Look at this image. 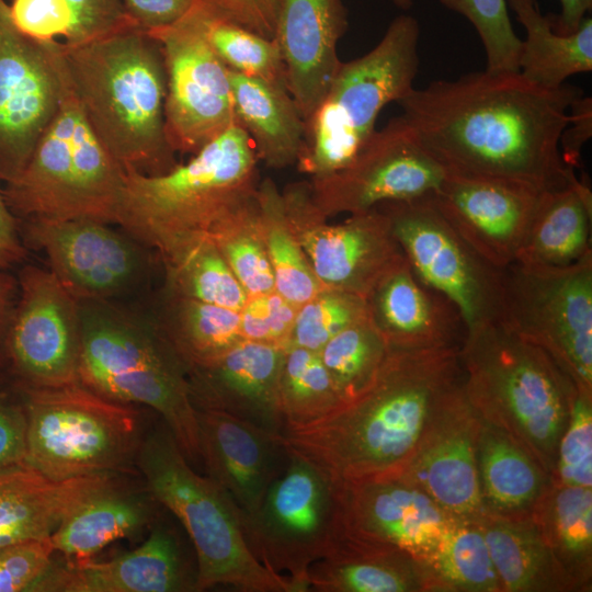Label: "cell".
I'll return each mask as SVG.
<instances>
[{
    "instance_id": "25",
    "label": "cell",
    "mask_w": 592,
    "mask_h": 592,
    "mask_svg": "<svg viewBox=\"0 0 592 592\" xmlns=\"http://www.w3.org/2000/svg\"><path fill=\"white\" fill-rule=\"evenodd\" d=\"M283 348L241 340L208 365L187 371L196 410H215L283 434L277 402Z\"/></svg>"
},
{
    "instance_id": "45",
    "label": "cell",
    "mask_w": 592,
    "mask_h": 592,
    "mask_svg": "<svg viewBox=\"0 0 592 592\" xmlns=\"http://www.w3.org/2000/svg\"><path fill=\"white\" fill-rule=\"evenodd\" d=\"M368 316L366 297L322 287L298 307L287 348L300 346L318 352L335 334Z\"/></svg>"
},
{
    "instance_id": "8",
    "label": "cell",
    "mask_w": 592,
    "mask_h": 592,
    "mask_svg": "<svg viewBox=\"0 0 592 592\" xmlns=\"http://www.w3.org/2000/svg\"><path fill=\"white\" fill-rule=\"evenodd\" d=\"M419 38L418 20L400 14L369 52L341 62L305 122L304 145L296 162L299 172L325 177L356 157L375 133L382 110L414 88Z\"/></svg>"
},
{
    "instance_id": "51",
    "label": "cell",
    "mask_w": 592,
    "mask_h": 592,
    "mask_svg": "<svg viewBox=\"0 0 592 592\" xmlns=\"http://www.w3.org/2000/svg\"><path fill=\"white\" fill-rule=\"evenodd\" d=\"M71 10L77 43L127 27H137L126 15L121 0H65Z\"/></svg>"
},
{
    "instance_id": "37",
    "label": "cell",
    "mask_w": 592,
    "mask_h": 592,
    "mask_svg": "<svg viewBox=\"0 0 592 592\" xmlns=\"http://www.w3.org/2000/svg\"><path fill=\"white\" fill-rule=\"evenodd\" d=\"M159 327L186 372L210 364L243 340L240 311L169 293Z\"/></svg>"
},
{
    "instance_id": "31",
    "label": "cell",
    "mask_w": 592,
    "mask_h": 592,
    "mask_svg": "<svg viewBox=\"0 0 592 592\" xmlns=\"http://www.w3.org/2000/svg\"><path fill=\"white\" fill-rule=\"evenodd\" d=\"M501 592H579L558 562L531 513L478 519Z\"/></svg>"
},
{
    "instance_id": "48",
    "label": "cell",
    "mask_w": 592,
    "mask_h": 592,
    "mask_svg": "<svg viewBox=\"0 0 592 592\" xmlns=\"http://www.w3.org/2000/svg\"><path fill=\"white\" fill-rule=\"evenodd\" d=\"M297 309L275 289L248 297L240 310L242 338L286 349Z\"/></svg>"
},
{
    "instance_id": "6",
    "label": "cell",
    "mask_w": 592,
    "mask_h": 592,
    "mask_svg": "<svg viewBox=\"0 0 592 592\" xmlns=\"http://www.w3.org/2000/svg\"><path fill=\"white\" fill-rule=\"evenodd\" d=\"M80 382L117 402L155 410L186 459H201L187 372L161 328L106 300L79 301Z\"/></svg>"
},
{
    "instance_id": "17",
    "label": "cell",
    "mask_w": 592,
    "mask_h": 592,
    "mask_svg": "<svg viewBox=\"0 0 592 592\" xmlns=\"http://www.w3.org/2000/svg\"><path fill=\"white\" fill-rule=\"evenodd\" d=\"M66 70L59 41H36L18 30L0 0V181L13 180L55 116Z\"/></svg>"
},
{
    "instance_id": "23",
    "label": "cell",
    "mask_w": 592,
    "mask_h": 592,
    "mask_svg": "<svg viewBox=\"0 0 592 592\" xmlns=\"http://www.w3.org/2000/svg\"><path fill=\"white\" fill-rule=\"evenodd\" d=\"M479 428L480 417L468 402L462 385L442 407L398 474L454 519L477 520L483 513L477 468Z\"/></svg>"
},
{
    "instance_id": "32",
    "label": "cell",
    "mask_w": 592,
    "mask_h": 592,
    "mask_svg": "<svg viewBox=\"0 0 592 592\" xmlns=\"http://www.w3.org/2000/svg\"><path fill=\"white\" fill-rule=\"evenodd\" d=\"M592 193L578 177L539 193L516 261L535 267L571 265L591 249Z\"/></svg>"
},
{
    "instance_id": "50",
    "label": "cell",
    "mask_w": 592,
    "mask_h": 592,
    "mask_svg": "<svg viewBox=\"0 0 592 592\" xmlns=\"http://www.w3.org/2000/svg\"><path fill=\"white\" fill-rule=\"evenodd\" d=\"M54 555L50 537L1 547L0 592H31Z\"/></svg>"
},
{
    "instance_id": "18",
    "label": "cell",
    "mask_w": 592,
    "mask_h": 592,
    "mask_svg": "<svg viewBox=\"0 0 592 592\" xmlns=\"http://www.w3.org/2000/svg\"><path fill=\"white\" fill-rule=\"evenodd\" d=\"M4 342L21 387L80 382L79 301L47 269L25 266Z\"/></svg>"
},
{
    "instance_id": "15",
    "label": "cell",
    "mask_w": 592,
    "mask_h": 592,
    "mask_svg": "<svg viewBox=\"0 0 592 592\" xmlns=\"http://www.w3.org/2000/svg\"><path fill=\"white\" fill-rule=\"evenodd\" d=\"M282 195L291 228L323 287L367 297L405 257L380 207L329 224L311 202L308 182L291 183Z\"/></svg>"
},
{
    "instance_id": "19",
    "label": "cell",
    "mask_w": 592,
    "mask_h": 592,
    "mask_svg": "<svg viewBox=\"0 0 592 592\" xmlns=\"http://www.w3.org/2000/svg\"><path fill=\"white\" fill-rule=\"evenodd\" d=\"M26 232L45 253L49 271L78 301H109L133 287L144 270L136 240L107 223L29 218Z\"/></svg>"
},
{
    "instance_id": "58",
    "label": "cell",
    "mask_w": 592,
    "mask_h": 592,
    "mask_svg": "<svg viewBox=\"0 0 592 592\" xmlns=\"http://www.w3.org/2000/svg\"><path fill=\"white\" fill-rule=\"evenodd\" d=\"M18 296V283L9 274L0 269V341L4 340L5 333L15 307Z\"/></svg>"
},
{
    "instance_id": "42",
    "label": "cell",
    "mask_w": 592,
    "mask_h": 592,
    "mask_svg": "<svg viewBox=\"0 0 592 592\" xmlns=\"http://www.w3.org/2000/svg\"><path fill=\"white\" fill-rule=\"evenodd\" d=\"M208 236L248 297L275 289L274 275L260 225L255 192L244 204L217 223Z\"/></svg>"
},
{
    "instance_id": "24",
    "label": "cell",
    "mask_w": 592,
    "mask_h": 592,
    "mask_svg": "<svg viewBox=\"0 0 592 592\" xmlns=\"http://www.w3.org/2000/svg\"><path fill=\"white\" fill-rule=\"evenodd\" d=\"M196 411L207 476L228 492L242 517L251 515L289 463L283 434L224 412Z\"/></svg>"
},
{
    "instance_id": "2",
    "label": "cell",
    "mask_w": 592,
    "mask_h": 592,
    "mask_svg": "<svg viewBox=\"0 0 592 592\" xmlns=\"http://www.w3.org/2000/svg\"><path fill=\"white\" fill-rule=\"evenodd\" d=\"M459 349H390L356 397L314 422L286 426V446L338 481L398 475L463 385Z\"/></svg>"
},
{
    "instance_id": "33",
    "label": "cell",
    "mask_w": 592,
    "mask_h": 592,
    "mask_svg": "<svg viewBox=\"0 0 592 592\" xmlns=\"http://www.w3.org/2000/svg\"><path fill=\"white\" fill-rule=\"evenodd\" d=\"M235 122L249 136L259 160L283 169L296 164L305 122L287 88L228 69Z\"/></svg>"
},
{
    "instance_id": "46",
    "label": "cell",
    "mask_w": 592,
    "mask_h": 592,
    "mask_svg": "<svg viewBox=\"0 0 592 592\" xmlns=\"http://www.w3.org/2000/svg\"><path fill=\"white\" fill-rule=\"evenodd\" d=\"M464 16L476 30L483 46L486 70L519 72L522 41L515 34L506 0H439Z\"/></svg>"
},
{
    "instance_id": "53",
    "label": "cell",
    "mask_w": 592,
    "mask_h": 592,
    "mask_svg": "<svg viewBox=\"0 0 592 592\" xmlns=\"http://www.w3.org/2000/svg\"><path fill=\"white\" fill-rule=\"evenodd\" d=\"M128 19L141 31L150 33L180 21L196 0H121Z\"/></svg>"
},
{
    "instance_id": "13",
    "label": "cell",
    "mask_w": 592,
    "mask_h": 592,
    "mask_svg": "<svg viewBox=\"0 0 592 592\" xmlns=\"http://www.w3.org/2000/svg\"><path fill=\"white\" fill-rule=\"evenodd\" d=\"M433 193L378 207L388 216L414 273L457 307L467 330L498 322L501 269L485 261L456 232L436 206Z\"/></svg>"
},
{
    "instance_id": "52",
    "label": "cell",
    "mask_w": 592,
    "mask_h": 592,
    "mask_svg": "<svg viewBox=\"0 0 592 592\" xmlns=\"http://www.w3.org/2000/svg\"><path fill=\"white\" fill-rule=\"evenodd\" d=\"M226 18L263 37L274 39L281 0H198Z\"/></svg>"
},
{
    "instance_id": "11",
    "label": "cell",
    "mask_w": 592,
    "mask_h": 592,
    "mask_svg": "<svg viewBox=\"0 0 592 592\" xmlns=\"http://www.w3.org/2000/svg\"><path fill=\"white\" fill-rule=\"evenodd\" d=\"M242 525L267 570L287 577L297 592L309 591V568L343 535L341 482L291 452L286 469Z\"/></svg>"
},
{
    "instance_id": "39",
    "label": "cell",
    "mask_w": 592,
    "mask_h": 592,
    "mask_svg": "<svg viewBox=\"0 0 592 592\" xmlns=\"http://www.w3.org/2000/svg\"><path fill=\"white\" fill-rule=\"evenodd\" d=\"M423 565L432 592H501L477 520L455 519Z\"/></svg>"
},
{
    "instance_id": "21",
    "label": "cell",
    "mask_w": 592,
    "mask_h": 592,
    "mask_svg": "<svg viewBox=\"0 0 592 592\" xmlns=\"http://www.w3.org/2000/svg\"><path fill=\"white\" fill-rule=\"evenodd\" d=\"M540 191L519 182L445 172L433 193L442 215L489 264L516 261Z\"/></svg>"
},
{
    "instance_id": "55",
    "label": "cell",
    "mask_w": 592,
    "mask_h": 592,
    "mask_svg": "<svg viewBox=\"0 0 592 592\" xmlns=\"http://www.w3.org/2000/svg\"><path fill=\"white\" fill-rule=\"evenodd\" d=\"M592 136V100L579 96L569 109V121L560 136V152L565 163L576 169L580 166L581 151Z\"/></svg>"
},
{
    "instance_id": "27",
    "label": "cell",
    "mask_w": 592,
    "mask_h": 592,
    "mask_svg": "<svg viewBox=\"0 0 592 592\" xmlns=\"http://www.w3.org/2000/svg\"><path fill=\"white\" fill-rule=\"evenodd\" d=\"M369 318L390 349L460 348L467 328L457 307L426 285L403 257L368 294Z\"/></svg>"
},
{
    "instance_id": "5",
    "label": "cell",
    "mask_w": 592,
    "mask_h": 592,
    "mask_svg": "<svg viewBox=\"0 0 592 592\" xmlns=\"http://www.w3.org/2000/svg\"><path fill=\"white\" fill-rule=\"evenodd\" d=\"M459 355L470 406L524 447L551 478L576 384L543 350L500 322L467 330Z\"/></svg>"
},
{
    "instance_id": "56",
    "label": "cell",
    "mask_w": 592,
    "mask_h": 592,
    "mask_svg": "<svg viewBox=\"0 0 592 592\" xmlns=\"http://www.w3.org/2000/svg\"><path fill=\"white\" fill-rule=\"evenodd\" d=\"M25 254L13 212L0 187V269L19 263Z\"/></svg>"
},
{
    "instance_id": "34",
    "label": "cell",
    "mask_w": 592,
    "mask_h": 592,
    "mask_svg": "<svg viewBox=\"0 0 592 592\" xmlns=\"http://www.w3.org/2000/svg\"><path fill=\"white\" fill-rule=\"evenodd\" d=\"M477 468L483 512L500 515L530 514L551 482L524 447L482 419Z\"/></svg>"
},
{
    "instance_id": "3",
    "label": "cell",
    "mask_w": 592,
    "mask_h": 592,
    "mask_svg": "<svg viewBox=\"0 0 592 592\" xmlns=\"http://www.w3.org/2000/svg\"><path fill=\"white\" fill-rule=\"evenodd\" d=\"M70 87L99 140L124 171L162 174L178 162L164 124L167 76L159 42L127 27L59 42Z\"/></svg>"
},
{
    "instance_id": "59",
    "label": "cell",
    "mask_w": 592,
    "mask_h": 592,
    "mask_svg": "<svg viewBox=\"0 0 592 592\" xmlns=\"http://www.w3.org/2000/svg\"><path fill=\"white\" fill-rule=\"evenodd\" d=\"M392 2L400 10L408 11L412 8L414 0H392Z\"/></svg>"
},
{
    "instance_id": "4",
    "label": "cell",
    "mask_w": 592,
    "mask_h": 592,
    "mask_svg": "<svg viewBox=\"0 0 592 592\" xmlns=\"http://www.w3.org/2000/svg\"><path fill=\"white\" fill-rule=\"evenodd\" d=\"M258 162L249 136L235 122L166 173L126 171L116 224L166 257L208 236L253 196L260 182Z\"/></svg>"
},
{
    "instance_id": "29",
    "label": "cell",
    "mask_w": 592,
    "mask_h": 592,
    "mask_svg": "<svg viewBox=\"0 0 592 592\" xmlns=\"http://www.w3.org/2000/svg\"><path fill=\"white\" fill-rule=\"evenodd\" d=\"M112 476L89 494L50 536L55 553L73 560L93 558L109 544L151 526L160 503L145 482Z\"/></svg>"
},
{
    "instance_id": "47",
    "label": "cell",
    "mask_w": 592,
    "mask_h": 592,
    "mask_svg": "<svg viewBox=\"0 0 592 592\" xmlns=\"http://www.w3.org/2000/svg\"><path fill=\"white\" fill-rule=\"evenodd\" d=\"M551 481L592 487V394L577 388L559 440Z\"/></svg>"
},
{
    "instance_id": "16",
    "label": "cell",
    "mask_w": 592,
    "mask_h": 592,
    "mask_svg": "<svg viewBox=\"0 0 592 592\" xmlns=\"http://www.w3.org/2000/svg\"><path fill=\"white\" fill-rule=\"evenodd\" d=\"M444 174L399 115L376 129L346 167L310 178L308 186L311 202L328 219L431 194L439 189Z\"/></svg>"
},
{
    "instance_id": "43",
    "label": "cell",
    "mask_w": 592,
    "mask_h": 592,
    "mask_svg": "<svg viewBox=\"0 0 592 592\" xmlns=\"http://www.w3.org/2000/svg\"><path fill=\"white\" fill-rule=\"evenodd\" d=\"M195 7L207 42L227 69L287 88L275 39L223 18L198 0Z\"/></svg>"
},
{
    "instance_id": "26",
    "label": "cell",
    "mask_w": 592,
    "mask_h": 592,
    "mask_svg": "<svg viewBox=\"0 0 592 592\" xmlns=\"http://www.w3.org/2000/svg\"><path fill=\"white\" fill-rule=\"evenodd\" d=\"M348 24L342 0H281L274 39L287 90L304 122L317 109L342 62L337 47Z\"/></svg>"
},
{
    "instance_id": "30",
    "label": "cell",
    "mask_w": 592,
    "mask_h": 592,
    "mask_svg": "<svg viewBox=\"0 0 592 592\" xmlns=\"http://www.w3.org/2000/svg\"><path fill=\"white\" fill-rule=\"evenodd\" d=\"M309 591L432 592L423 562L411 555L343 533L308 571Z\"/></svg>"
},
{
    "instance_id": "12",
    "label": "cell",
    "mask_w": 592,
    "mask_h": 592,
    "mask_svg": "<svg viewBox=\"0 0 592 592\" xmlns=\"http://www.w3.org/2000/svg\"><path fill=\"white\" fill-rule=\"evenodd\" d=\"M501 281L498 322L592 394V253L563 267L514 262L501 269Z\"/></svg>"
},
{
    "instance_id": "9",
    "label": "cell",
    "mask_w": 592,
    "mask_h": 592,
    "mask_svg": "<svg viewBox=\"0 0 592 592\" xmlns=\"http://www.w3.org/2000/svg\"><path fill=\"white\" fill-rule=\"evenodd\" d=\"M124 177L88 125L66 72L55 116L22 171L2 190L14 215L110 224L116 223Z\"/></svg>"
},
{
    "instance_id": "35",
    "label": "cell",
    "mask_w": 592,
    "mask_h": 592,
    "mask_svg": "<svg viewBox=\"0 0 592 592\" xmlns=\"http://www.w3.org/2000/svg\"><path fill=\"white\" fill-rule=\"evenodd\" d=\"M525 30L519 56V72L532 83L558 89L574 75L592 70V19L585 16L577 31L556 32L538 0H506Z\"/></svg>"
},
{
    "instance_id": "44",
    "label": "cell",
    "mask_w": 592,
    "mask_h": 592,
    "mask_svg": "<svg viewBox=\"0 0 592 592\" xmlns=\"http://www.w3.org/2000/svg\"><path fill=\"white\" fill-rule=\"evenodd\" d=\"M389 351L368 316L335 334L318 354L346 402L373 382Z\"/></svg>"
},
{
    "instance_id": "1",
    "label": "cell",
    "mask_w": 592,
    "mask_h": 592,
    "mask_svg": "<svg viewBox=\"0 0 592 592\" xmlns=\"http://www.w3.org/2000/svg\"><path fill=\"white\" fill-rule=\"evenodd\" d=\"M578 87L542 88L520 72L474 71L413 88L397 103L423 148L444 172L502 179L537 191L577 175L560 136Z\"/></svg>"
},
{
    "instance_id": "40",
    "label": "cell",
    "mask_w": 592,
    "mask_h": 592,
    "mask_svg": "<svg viewBox=\"0 0 592 592\" xmlns=\"http://www.w3.org/2000/svg\"><path fill=\"white\" fill-rule=\"evenodd\" d=\"M168 293L240 311L248 295L209 236L162 257Z\"/></svg>"
},
{
    "instance_id": "54",
    "label": "cell",
    "mask_w": 592,
    "mask_h": 592,
    "mask_svg": "<svg viewBox=\"0 0 592 592\" xmlns=\"http://www.w3.org/2000/svg\"><path fill=\"white\" fill-rule=\"evenodd\" d=\"M26 429L23 407L0 398V469L26 463Z\"/></svg>"
},
{
    "instance_id": "28",
    "label": "cell",
    "mask_w": 592,
    "mask_h": 592,
    "mask_svg": "<svg viewBox=\"0 0 592 592\" xmlns=\"http://www.w3.org/2000/svg\"><path fill=\"white\" fill-rule=\"evenodd\" d=\"M117 474L55 481L27 463L0 469V548L49 538L94 490Z\"/></svg>"
},
{
    "instance_id": "49",
    "label": "cell",
    "mask_w": 592,
    "mask_h": 592,
    "mask_svg": "<svg viewBox=\"0 0 592 592\" xmlns=\"http://www.w3.org/2000/svg\"><path fill=\"white\" fill-rule=\"evenodd\" d=\"M9 7L23 34L41 42L77 43L72 13L65 0H13Z\"/></svg>"
},
{
    "instance_id": "36",
    "label": "cell",
    "mask_w": 592,
    "mask_h": 592,
    "mask_svg": "<svg viewBox=\"0 0 592 592\" xmlns=\"http://www.w3.org/2000/svg\"><path fill=\"white\" fill-rule=\"evenodd\" d=\"M531 515L578 591H591L592 487L551 481Z\"/></svg>"
},
{
    "instance_id": "38",
    "label": "cell",
    "mask_w": 592,
    "mask_h": 592,
    "mask_svg": "<svg viewBox=\"0 0 592 592\" xmlns=\"http://www.w3.org/2000/svg\"><path fill=\"white\" fill-rule=\"evenodd\" d=\"M255 200L275 291L298 308L323 286L291 228L282 191L272 179L260 180Z\"/></svg>"
},
{
    "instance_id": "22",
    "label": "cell",
    "mask_w": 592,
    "mask_h": 592,
    "mask_svg": "<svg viewBox=\"0 0 592 592\" xmlns=\"http://www.w3.org/2000/svg\"><path fill=\"white\" fill-rule=\"evenodd\" d=\"M197 565L190 561L173 527L156 521L146 540L111 560L56 559L31 592L196 591Z\"/></svg>"
},
{
    "instance_id": "14",
    "label": "cell",
    "mask_w": 592,
    "mask_h": 592,
    "mask_svg": "<svg viewBox=\"0 0 592 592\" xmlns=\"http://www.w3.org/2000/svg\"><path fill=\"white\" fill-rule=\"evenodd\" d=\"M148 34L164 61L168 141L175 153L193 156L235 123L228 69L207 42L195 3L177 23Z\"/></svg>"
},
{
    "instance_id": "57",
    "label": "cell",
    "mask_w": 592,
    "mask_h": 592,
    "mask_svg": "<svg viewBox=\"0 0 592 592\" xmlns=\"http://www.w3.org/2000/svg\"><path fill=\"white\" fill-rule=\"evenodd\" d=\"M559 14L548 15L551 26L560 34L573 33L591 12L592 0H559Z\"/></svg>"
},
{
    "instance_id": "20",
    "label": "cell",
    "mask_w": 592,
    "mask_h": 592,
    "mask_svg": "<svg viewBox=\"0 0 592 592\" xmlns=\"http://www.w3.org/2000/svg\"><path fill=\"white\" fill-rule=\"evenodd\" d=\"M340 482L345 535L400 549L421 562L455 520L399 475Z\"/></svg>"
},
{
    "instance_id": "41",
    "label": "cell",
    "mask_w": 592,
    "mask_h": 592,
    "mask_svg": "<svg viewBox=\"0 0 592 592\" xmlns=\"http://www.w3.org/2000/svg\"><path fill=\"white\" fill-rule=\"evenodd\" d=\"M277 402L285 428L314 422L344 403L318 352L300 346L284 350Z\"/></svg>"
},
{
    "instance_id": "7",
    "label": "cell",
    "mask_w": 592,
    "mask_h": 592,
    "mask_svg": "<svg viewBox=\"0 0 592 592\" xmlns=\"http://www.w3.org/2000/svg\"><path fill=\"white\" fill-rule=\"evenodd\" d=\"M136 469L191 539L197 565L196 591L225 585L241 592H297L287 577L267 570L253 556L240 510L218 483L192 468L163 421L146 432Z\"/></svg>"
},
{
    "instance_id": "10",
    "label": "cell",
    "mask_w": 592,
    "mask_h": 592,
    "mask_svg": "<svg viewBox=\"0 0 592 592\" xmlns=\"http://www.w3.org/2000/svg\"><path fill=\"white\" fill-rule=\"evenodd\" d=\"M21 388L29 465L55 481L137 471L136 458L146 431L133 407L81 382Z\"/></svg>"
}]
</instances>
